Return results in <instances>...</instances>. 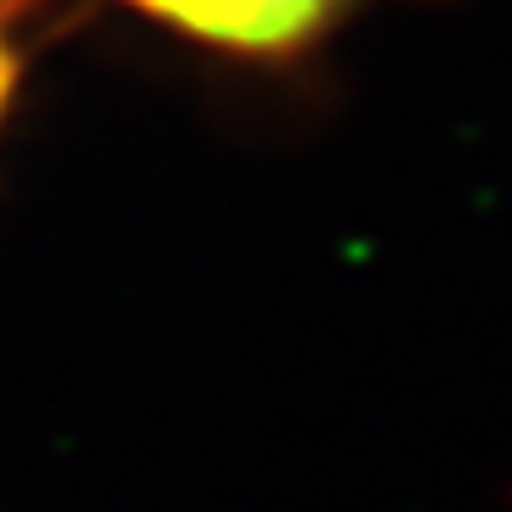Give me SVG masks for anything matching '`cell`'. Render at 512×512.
Instances as JSON below:
<instances>
[{"label":"cell","mask_w":512,"mask_h":512,"mask_svg":"<svg viewBox=\"0 0 512 512\" xmlns=\"http://www.w3.org/2000/svg\"><path fill=\"white\" fill-rule=\"evenodd\" d=\"M126 6L218 55L289 66L322 50L355 17L360 0H126Z\"/></svg>","instance_id":"obj_1"},{"label":"cell","mask_w":512,"mask_h":512,"mask_svg":"<svg viewBox=\"0 0 512 512\" xmlns=\"http://www.w3.org/2000/svg\"><path fill=\"white\" fill-rule=\"evenodd\" d=\"M17 77H22V55H17V44L6 39V22H0V115H6L11 93H17Z\"/></svg>","instance_id":"obj_2"}]
</instances>
